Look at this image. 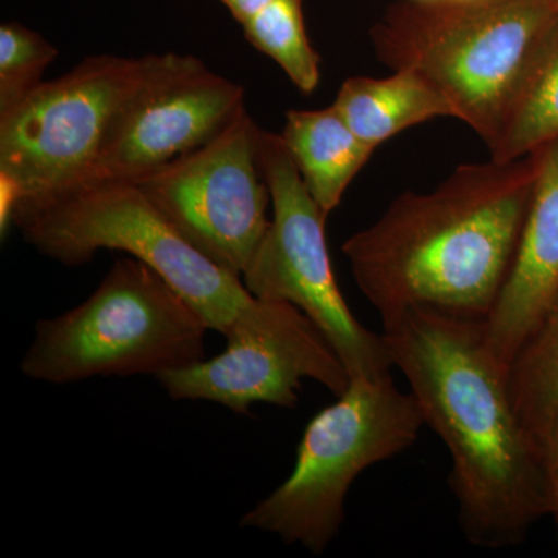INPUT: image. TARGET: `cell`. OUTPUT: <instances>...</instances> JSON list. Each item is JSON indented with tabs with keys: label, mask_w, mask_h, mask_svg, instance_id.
<instances>
[{
	"label": "cell",
	"mask_w": 558,
	"mask_h": 558,
	"mask_svg": "<svg viewBox=\"0 0 558 558\" xmlns=\"http://www.w3.org/2000/svg\"><path fill=\"white\" fill-rule=\"evenodd\" d=\"M381 323L392 366L449 450L465 538L487 549L524 542L550 515L545 454L521 424L509 371L488 351L483 322L407 310Z\"/></svg>",
	"instance_id": "cell-1"
},
{
	"label": "cell",
	"mask_w": 558,
	"mask_h": 558,
	"mask_svg": "<svg viewBox=\"0 0 558 558\" xmlns=\"http://www.w3.org/2000/svg\"><path fill=\"white\" fill-rule=\"evenodd\" d=\"M534 153L461 165L429 193L400 194L343 244L380 318L432 310L484 322L512 267L534 191Z\"/></svg>",
	"instance_id": "cell-2"
},
{
	"label": "cell",
	"mask_w": 558,
	"mask_h": 558,
	"mask_svg": "<svg viewBox=\"0 0 558 558\" xmlns=\"http://www.w3.org/2000/svg\"><path fill=\"white\" fill-rule=\"evenodd\" d=\"M557 13L558 0H417L373 32L374 51L424 76L488 145Z\"/></svg>",
	"instance_id": "cell-3"
},
{
	"label": "cell",
	"mask_w": 558,
	"mask_h": 558,
	"mask_svg": "<svg viewBox=\"0 0 558 558\" xmlns=\"http://www.w3.org/2000/svg\"><path fill=\"white\" fill-rule=\"evenodd\" d=\"M163 54L86 58L0 116V229L20 209L97 182L102 154Z\"/></svg>",
	"instance_id": "cell-4"
},
{
	"label": "cell",
	"mask_w": 558,
	"mask_h": 558,
	"mask_svg": "<svg viewBox=\"0 0 558 558\" xmlns=\"http://www.w3.org/2000/svg\"><path fill=\"white\" fill-rule=\"evenodd\" d=\"M209 330L159 271L134 256L113 263L94 293L60 317L39 319L21 371L47 384L90 377H159L205 359Z\"/></svg>",
	"instance_id": "cell-5"
},
{
	"label": "cell",
	"mask_w": 558,
	"mask_h": 558,
	"mask_svg": "<svg viewBox=\"0 0 558 558\" xmlns=\"http://www.w3.org/2000/svg\"><path fill=\"white\" fill-rule=\"evenodd\" d=\"M424 425L416 399L398 387L391 371L351 377L337 402L311 418L289 478L248 510L241 526L319 556L339 534L360 473L409 450Z\"/></svg>",
	"instance_id": "cell-6"
},
{
	"label": "cell",
	"mask_w": 558,
	"mask_h": 558,
	"mask_svg": "<svg viewBox=\"0 0 558 558\" xmlns=\"http://www.w3.org/2000/svg\"><path fill=\"white\" fill-rule=\"evenodd\" d=\"M13 223L40 255L64 266H83L100 250L143 260L220 333L252 299L240 275L191 245L131 182L92 183L20 209Z\"/></svg>",
	"instance_id": "cell-7"
},
{
	"label": "cell",
	"mask_w": 558,
	"mask_h": 558,
	"mask_svg": "<svg viewBox=\"0 0 558 558\" xmlns=\"http://www.w3.org/2000/svg\"><path fill=\"white\" fill-rule=\"evenodd\" d=\"M259 157L271 197L270 227L242 274L256 299L286 301L322 330L351 377H377L392 366L384 333L349 311L326 242L328 215L304 185L281 135L260 130Z\"/></svg>",
	"instance_id": "cell-8"
},
{
	"label": "cell",
	"mask_w": 558,
	"mask_h": 558,
	"mask_svg": "<svg viewBox=\"0 0 558 558\" xmlns=\"http://www.w3.org/2000/svg\"><path fill=\"white\" fill-rule=\"evenodd\" d=\"M227 347L213 359L161 373L171 399L207 400L238 414L255 403L293 409L301 381L343 395L351 376L322 330L286 301L252 299L222 333Z\"/></svg>",
	"instance_id": "cell-9"
},
{
	"label": "cell",
	"mask_w": 558,
	"mask_h": 558,
	"mask_svg": "<svg viewBox=\"0 0 558 558\" xmlns=\"http://www.w3.org/2000/svg\"><path fill=\"white\" fill-rule=\"evenodd\" d=\"M259 135L244 109L207 145L134 182L191 245L241 278L271 220Z\"/></svg>",
	"instance_id": "cell-10"
},
{
	"label": "cell",
	"mask_w": 558,
	"mask_h": 558,
	"mask_svg": "<svg viewBox=\"0 0 558 558\" xmlns=\"http://www.w3.org/2000/svg\"><path fill=\"white\" fill-rule=\"evenodd\" d=\"M244 95V87L197 58L163 53L113 132L95 183H134L202 148L245 109Z\"/></svg>",
	"instance_id": "cell-11"
},
{
	"label": "cell",
	"mask_w": 558,
	"mask_h": 558,
	"mask_svg": "<svg viewBox=\"0 0 558 558\" xmlns=\"http://www.w3.org/2000/svg\"><path fill=\"white\" fill-rule=\"evenodd\" d=\"M534 156L537 174L515 258L483 322L488 351L508 371L558 296V138Z\"/></svg>",
	"instance_id": "cell-12"
},
{
	"label": "cell",
	"mask_w": 558,
	"mask_h": 558,
	"mask_svg": "<svg viewBox=\"0 0 558 558\" xmlns=\"http://www.w3.org/2000/svg\"><path fill=\"white\" fill-rule=\"evenodd\" d=\"M281 137L304 185L328 216L376 150L352 132L333 105L290 110Z\"/></svg>",
	"instance_id": "cell-13"
},
{
	"label": "cell",
	"mask_w": 558,
	"mask_h": 558,
	"mask_svg": "<svg viewBox=\"0 0 558 558\" xmlns=\"http://www.w3.org/2000/svg\"><path fill=\"white\" fill-rule=\"evenodd\" d=\"M333 108L352 132L374 149L425 121L454 119L449 101L411 69L395 70L387 78L352 76L340 87Z\"/></svg>",
	"instance_id": "cell-14"
},
{
	"label": "cell",
	"mask_w": 558,
	"mask_h": 558,
	"mask_svg": "<svg viewBox=\"0 0 558 558\" xmlns=\"http://www.w3.org/2000/svg\"><path fill=\"white\" fill-rule=\"evenodd\" d=\"M557 138L558 13L535 47L487 148L492 160L512 161Z\"/></svg>",
	"instance_id": "cell-15"
},
{
	"label": "cell",
	"mask_w": 558,
	"mask_h": 558,
	"mask_svg": "<svg viewBox=\"0 0 558 558\" xmlns=\"http://www.w3.org/2000/svg\"><path fill=\"white\" fill-rule=\"evenodd\" d=\"M509 387L521 424L543 449L558 411V296L513 362Z\"/></svg>",
	"instance_id": "cell-16"
},
{
	"label": "cell",
	"mask_w": 558,
	"mask_h": 558,
	"mask_svg": "<svg viewBox=\"0 0 558 558\" xmlns=\"http://www.w3.org/2000/svg\"><path fill=\"white\" fill-rule=\"evenodd\" d=\"M245 38L284 70L296 89L310 95L322 80V60L312 47L301 0H274L242 24Z\"/></svg>",
	"instance_id": "cell-17"
},
{
	"label": "cell",
	"mask_w": 558,
	"mask_h": 558,
	"mask_svg": "<svg viewBox=\"0 0 558 558\" xmlns=\"http://www.w3.org/2000/svg\"><path fill=\"white\" fill-rule=\"evenodd\" d=\"M58 49L38 32L7 22L0 27V116L16 108L44 83Z\"/></svg>",
	"instance_id": "cell-18"
},
{
	"label": "cell",
	"mask_w": 558,
	"mask_h": 558,
	"mask_svg": "<svg viewBox=\"0 0 558 558\" xmlns=\"http://www.w3.org/2000/svg\"><path fill=\"white\" fill-rule=\"evenodd\" d=\"M543 454H545L546 478H548L550 515L556 520L558 529V411L546 436Z\"/></svg>",
	"instance_id": "cell-19"
},
{
	"label": "cell",
	"mask_w": 558,
	"mask_h": 558,
	"mask_svg": "<svg viewBox=\"0 0 558 558\" xmlns=\"http://www.w3.org/2000/svg\"><path fill=\"white\" fill-rule=\"evenodd\" d=\"M270 2H274V0H222L223 5L230 10L234 20L240 22L241 25L247 22L250 17L255 16L256 13H259L264 7L269 5Z\"/></svg>",
	"instance_id": "cell-20"
}]
</instances>
